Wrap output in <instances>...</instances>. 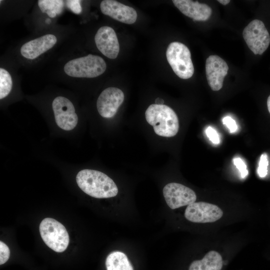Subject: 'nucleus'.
<instances>
[{"label":"nucleus","instance_id":"obj_1","mask_svg":"<svg viewBox=\"0 0 270 270\" xmlns=\"http://www.w3.org/2000/svg\"><path fill=\"white\" fill-rule=\"evenodd\" d=\"M76 181L84 192L95 198H112L118 193V187L113 180L98 170H82L77 174Z\"/></svg>","mask_w":270,"mask_h":270},{"label":"nucleus","instance_id":"obj_2","mask_svg":"<svg viewBox=\"0 0 270 270\" xmlns=\"http://www.w3.org/2000/svg\"><path fill=\"white\" fill-rule=\"evenodd\" d=\"M147 122L154 128L155 133L164 137H172L179 129L178 117L174 111L164 104H152L145 112Z\"/></svg>","mask_w":270,"mask_h":270},{"label":"nucleus","instance_id":"obj_3","mask_svg":"<svg viewBox=\"0 0 270 270\" xmlns=\"http://www.w3.org/2000/svg\"><path fill=\"white\" fill-rule=\"evenodd\" d=\"M106 68V63L102 58L89 54L68 62L64 65V71L72 77L92 78L102 74Z\"/></svg>","mask_w":270,"mask_h":270},{"label":"nucleus","instance_id":"obj_4","mask_svg":"<svg viewBox=\"0 0 270 270\" xmlns=\"http://www.w3.org/2000/svg\"><path fill=\"white\" fill-rule=\"evenodd\" d=\"M166 59L174 72L180 78H190L194 67L188 48L184 44L174 42L170 44L166 51Z\"/></svg>","mask_w":270,"mask_h":270},{"label":"nucleus","instance_id":"obj_5","mask_svg":"<svg viewBox=\"0 0 270 270\" xmlns=\"http://www.w3.org/2000/svg\"><path fill=\"white\" fill-rule=\"evenodd\" d=\"M39 230L44 242L53 250L61 252L66 249L69 236L61 223L52 218H46L41 222Z\"/></svg>","mask_w":270,"mask_h":270},{"label":"nucleus","instance_id":"obj_6","mask_svg":"<svg viewBox=\"0 0 270 270\" xmlns=\"http://www.w3.org/2000/svg\"><path fill=\"white\" fill-rule=\"evenodd\" d=\"M242 36L254 54H262L270 44V36L264 22L259 20L250 22L244 29Z\"/></svg>","mask_w":270,"mask_h":270},{"label":"nucleus","instance_id":"obj_7","mask_svg":"<svg viewBox=\"0 0 270 270\" xmlns=\"http://www.w3.org/2000/svg\"><path fill=\"white\" fill-rule=\"evenodd\" d=\"M223 212L218 206L204 202H194L188 206L184 216L188 220L196 223L213 222L220 220Z\"/></svg>","mask_w":270,"mask_h":270},{"label":"nucleus","instance_id":"obj_8","mask_svg":"<svg viewBox=\"0 0 270 270\" xmlns=\"http://www.w3.org/2000/svg\"><path fill=\"white\" fill-rule=\"evenodd\" d=\"M162 192L166 204L172 210L188 206L194 202L196 199L193 190L178 183L167 184L164 186Z\"/></svg>","mask_w":270,"mask_h":270},{"label":"nucleus","instance_id":"obj_9","mask_svg":"<svg viewBox=\"0 0 270 270\" xmlns=\"http://www.w3.org/2000/svg\"><path fill=\"white\" fill-rule=\"evenodd\" d=\"M57 125L65 130H70L76 126L78 117L72 103L67 98L58 96L52 104Z\"/></svg>","mask_w":270,"mask_h":270},{"label":"nucleus","instance_id":"obj_10","mask_svg":"<svg viewBox=\"0 0 270 270\" xmlns=\"http://www.w3.org/2000/svg\"><path fill=\"white\" fill-rule=\"evenodd\" d=\"M124 96L120 89L109 87L104 90L99 96L96 107L100 114L104 118H111L116 113L124 102Z\"/></svg>","mask_w":270,"mask_h":270},{"label":"nucleus","instance_id":"obj_11","mask_svg":"<svg viewBox=\"0 0 270 270\" xmlns=\"http://www.w3.org/2000/svg\"><path fill=\"white\" fill-rule=\"evenodd\" d=\"M228 66L226 62L216 55H210L206 60V73L208 85L214 91L220 90L223 86Z\"/></svg>","mask_w":270,"mask_h":270},{"label":"nucleus","instance_id":"obj_12","mask_svg":"<svg viewBox=\"0 0 270 270\" xmlns=\"http://www.w3.org/2000/svg\"><path fill=\"white\" fill-rule=\"evenodd\" d=\"M94 41L97 48L104 56L111 59L116 58L120 45L112 28L108 26L100 27L95 35Z\"/></svg>","mask_w":270,"mask_h":270},{"label":"nucleus","instance_id":"obj_13","mask_svg":"<svg viewBox=\"0 0 270 270\" xmlns=\"http://www.w3.org/2000/svg\"><path fill=\"white\" fill-rule=\"evenodd\" d=\"M100 8L103 14L124 24H132L137 19V12L134 8L116 0H102Z\"/></svg>","mask_w":270,"mask_h":270},{"label":"nucleus","instance_id":"obj_14","mask_svg":"<svg viewBox=\"0 0 270 270\" xmlns=\"http://www.w3.org/2000/svg\"><path fill=\"white\" fill-rule=\"evenodd\" d=\"M56 42L57 38L54 34H45L24 44L20 53L25 58L34 60L52 48Z\"/></svg>","mask_w":270,"mask_h":270},{"label":"nucleus","instance_id":"obj_15","mask_svg":"<svg viewBox=\"0 0 270 270\" xmlns=\"http://www.w3.org/2000/svg\"><path fill=\"white\" fill-rule=\"evenodd\" d=\"M172 2L182 13L194 20H206L212 14V9L210 6L198 1L173 0Z\"/></svg>","mask_w":270,"mask_h":270},{"label":"nucleus","instance_id":"obj_16","mask_svg":"<svg viewBox=\"0 0 270 270\" xmlns=\"http://www.w3.org/2000/svg\"><path fill=\"white\" fill-rule=\"evenodd\" d=\"M222 265L221 255L216 251L211 250L202 260L193 261L188 270H221Z\"/></svg>","mask_w":270,"mask_h":270},{"label":"nucleus","instance_id":"obj_17","mask_svg":"<svg viewBox=\"0 0 270 270\" xmlns=\"http://www.w3.org/2000/svg\"><path fill=\"white\" fill-rule=\"evenodd\" d=\"M106 270H134L127 256L118 251L113 252L106 260Z\"/></svg>","mask_w":270,"mask_h":270},{"label":"nucleus","instance_id":"obj_18","mask_svg":"<svg viewBox=\"0 0 270 270\" xmlns=\"http://www.w3.org/2000/svg\"><path fill=\"white\" fill-rule=\"evenodd\" d=\"M12 86V77L6 70L0 68V99L8 95Z\"/></svg>","mask_w":270,"mask_h":270},{"label":"nucleus","instance_id":"obj_19","mask_svg":"<svg viewBox=\"0 0 270 270\" xmlns=\"http://www.w3.org/2000/svg\"><path fill=\"white\" fill-rule=\"evenodd\" d=\"M38 6L44 13L48 10L54 11L57 14H60L62 11L64 1L59 0H39Z\"/></svg>","mask_w":270,"mask_h":270},{"label":"nucleus","instance_id":"obj_20","mask_svg":"<svg viewBox=\"0 0 270 270\" xmlns=\"http://www.w3.org/2000/svg\"><path fill=\"white\" fill-rule=\"evenodd\" d=\"M268 156L266 154H262L259 161L258 166L257 170L258 175L260 178L265 177L268 174Z\"/></svg>","mask_w":270,"mask_h":270},{"label":"nucleus","instance_id":"obj_21","mask_svg":"<svg viewBox=\"0 0 270 270\" xmlns=\"http://www.w3.org/2000/svg\"><path fill=\"white\" fill-rule=\"evenodd\" d=\"M10 256V250L8 246L2 241L0 242V264L6 262Z\"/></svg>","mask_w":270,"mask_h":270},{"label":"nucleus","instance_id":"obj_22","mask_svg":"<svg viewBox=\"0 0 270 270\" xmlns=\"http://www.w3.org/2000/svg\"><path fill=\"white\" fill-rule=\"evenodd\" d=\"M233 162L236 168L240 170L242 178H244L248 174V170L244 162L240 158H234Z\"/></svg>","mask_w":270,"mask_h":270},{"label":"nucleus","instance_id":"obj_23","mask_svg":"<svg viewBox=\"0 0 270 270\" xmlns=\"http://www.w3.org/2000/svg\"><path fill=\"white\" fill-rule=\"evenodd\" d=\"M206 136L214 144H218L220 142L219 136L217 132L212 127L208 126L206 130Z\"/></svg>","mask_w":270,"mask_h":270},{"label":"nucleus","instance_id":"obj_24","mask_svg":"<svg viewBox=\"0 0 270 270\" xmlns=\"http://www.w3.org/2000/svg\"><path fill=\"white\" fill-rule=\"evenodd\" d=\"M67 6L74 14H80L82 10L80 0H69L66 1Z\"/></svg>","mask_w":270,"mask_h":270},{"label":"nucleus","instance_id":"obj_25","mask_svg":"<svg viewBox=\"0 0 270 270\" xmlns=\"http://www.w3.org/2000/svg\"><path fill=\"white\" fill-rule=\"evenodd\" d=\"M223 124L228 128L230 133L234 132L238 129L236 121L229 116H225L222 119Z\"/></svg>","mask_w":270,"mask_h":270},{"label":"nucleus","instance_id":"obj_26","mask_svg":"<svg viewBox=\"0 0 270 270\" xmlns=\"http://www.w3.org/2000/svg\"><path fill=\"white\" fill-rule=\"evenodd\" d=\"M46 14L48 15L49 17L52 18L56 17L57 15L56 12L54 11L48 10L46 12Z\"/></svg>","mask_w":270,"mask_h":270},{"label":"nucleus","instance_id":"obj_27","mask_svg":"<svg viewBox=\"0 0 270 270\" xmlns=\"http://www.w3.org/2000/svg\"><path fill=\"white\" fill-rule=\"evenodd\" d=\"M218 2H219L220 4L226 6L229 4L230 1V0H218Z\"/></svg>","mask_w":270,"mask_h":270},{"label":"nucleus","instance_id":"obj_28","mask_svg":"<svg viewBox=\"0 0 270 270\" xmlns=\"http://www.w3.org/2000/svg\"><path fill=\"white\" fill-rule=\"evenodd\" d=\"M156 104H164V100L160 98H157L155 100Z\"/></svg>","mask_w":270,"mask_h":270},{"label":"nucleus","instance_id":"obj_29","mask_svg":"<svg viewBox=\"0 0 270 270\" xmlns=\"http://www.w3.org/2000/svg\"><path fill=\"white\" fill-rule=\"evenodd\" d=\"M267 106H268V110L270 114V95L268 96L267 100Z\"/></svg>","mask_w":270,"mask_h":270},{"label":"nucleus","instance_id":"obj_30","mask_svg":"<svg viewBox=\"0 0 270 270\" xmlns=\"http://www.w3.org/2000/svg\"><path fill=\"white\" fill-rule=\"evenodd\" d=\"M46 24H50L51 22V20L50 18H47L46 20Z\"/></svg>","mask_w":270,"mask_h":270}]
</instances>
